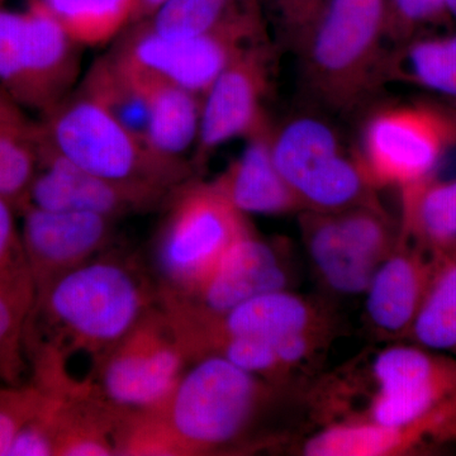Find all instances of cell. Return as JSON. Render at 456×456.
<instances>
[{"instance_id":"obj_24","label":"cell","mask_w":456,"mask_h":456,"mask_svg":"<svg viewBox=\"0 0 456 456\" xmlns=\"http://www.w3.org/2000/svg\"><path fill=\"white\" fill-rule=\"evenodd\" d=\"M80 46H101L139 22L140 0H38Z\"/></svg>"},{"instance_id":"obj_13","label":"cell","mask_w":456,"mask_h":456,"mask_svg":"<svg viewBox=\"0 0 456 456\" xmlns=\"http://www.w3.org/2000/svg\"><path fill=\"white\" fill-rule=\"evenodd\" d=\"M273 64L270 42H256L241 51L207 90L200 107L193 167H202L228 141L253 136L269 125L263 104Z\"/></svg>"},{"instance_id":"obj_16","label":"cell","mask_w":456,"mask_h":456,"mask_svg":"<svg viewBox=\"0 0 456 456\" xmlns=\"http://www.w3.org/2000/svg\"><path fill=\"white\" fill-rule=\"evenodd\" d=\"M290 269L284 255L253 231L228 248L208 278L187 296L161 298L206 316H220L260 294L288 289Z\"/></svg>"},{"instance_id":"obj_17","label":"cell","mask_w":456,"mask_h":456,"mask_svg":"<svg viewBox=\"0 0 456 456\" xmlns=\"http://www.w3.org/2000/svg\"><path fill=\"white\" fill-rule=\"evenodd\" d=\"M437 260L403 236L380 264L367 289L371 326L389 338H408L434 277Z\"/></svg>"},{"instance_id":"obj_21","label":"cell","mask_w":456,"mask_h":456,"mask_svg":"<svg viewBox=\"0 0 456 456\" xmlns=\"http://www.w3.org/2000/svg\"><path fill=\"white\" fill-rule=\"evenodd\" d=\"M401 191V235L435 259L456 256V179L431 176Z\"/></svg>"},{"instance_id":"obj_22","label":"cell","mask_w":456,"mask_h":456,"mask_svg":"<svg viewBox=\"0 0 456 456\" xmlns=\"http://www.w3.org/2000/svg\"><path fill=\"white\" fill-rule=\"evenodd\" d=\"M140 22L167 36L265 33L259 0H167Z\"/></svg>"},{"instance_id":"obj_10","label":"cell","mask_w":456,"mask_h":456,"mask_svg":"<svg viewBox=\"0 0 456 456\" xmlns=\"http://www.w3.org/2000/svg\"><path fill=\"white\" fill-rule=\"evenodd\" d=\"M455 141V116L428 106L387 107L365 125L359 156L375 189H402L431 178Z\"/></svg>"},{"instance_id":"obj_31","label":"cell","mask_w":456,"mask_h":456,"mask_svg":"<svg viewBox=\"0 0 456 456\" xmlns=\"http://www.w3.org/2000/svg\"><path fill=\"white\" fill-rule=\"evenodd\" d=\"M277 14L283 42L292 46L303 29L316 17L325 0H266Z\"/></svg>"},{"instance_id":"obj_3","label":"cell","mask_w":456,"mask_h":456,"mask_svg":"<svg viewBox=\"0 0 456 456\" xmlns=\"http://www.w3.org/2000/svg\"><path fill=\"white\" fill-rule=\"evenodd\" d=\"M281 391L221 356L208 355L193 360L156 410L182 455L215 454L244 443Z\"/></svg>"},{"instance_id":"obj_6","label":"cell","mask_w":456,"mask_h":456,"mask_svg":"<svg viewBox=\"0 0 456 456\" xmlns=\"http://www.w3.org/2000/svg\"><path fill=\"white\" fill-rule=\"evenodd\" d=\"M80 49L38 0L0 5V90L22 110L47 113L77 89Z\"/></svg>"},{"instance_id":"obj_12","label":"cell","mask_w":456,"mask_h":456,"mask_svg":"<svg viewBox=\"0 0 456 456\" xmlns=\"http://www.w3.org/2000/svg\"><path fill=\"white\" fill-rule=\"evenodd\" d=\"M377 391L368 421L384 426L415 424L456 398V359L419 345H395L371 365Z\"/></svg>"},{"instance_id":"obj_4","label":"cell","mask_w":456,"mask_h":456,"mask_svg":"<svg viewBox=\"0 0 456 456\" xmlns=\"http://www.w3.org/2000/svg\"><path fill=\"white\" fill-rule=\"evenodd\" d=\"M37 126L42 140L57 154L118 184L170 197L193 167L159 154L77 88L42 114Z\"/></svg>"},{"instance_id":"obj_32","label":"cell","mask_w":456,"mask_h":456,"mask_svg":"<svg viewBox=\"0 0 456 456\" xmlns=\"http://www.w3.org/2000/svg\"><path fill=\"white\" fill-rule=\"evenodd\" d=\"M22 108L17 106L0 90V122L13 121V119L25 118Z\"/></svg>"},{"instance_id":"obj_2","label":"cell","mask_w":456,"mask_h":456,"mask_svg":"<svg viewBox=\"0 0 456 456\" xmlns=\"http://www.w3.org/2000/svg\"><path fill=\"white\" fill-rule=\"evenodd\" d=\"M387 0H325L293 42L302 86L318 106L349 113L384 84Z\"/></svg>"},{"instance_id":"obj_28","label":"cell","mask_w":456,"mask_h":456,"mask_svg":"<svg viewBox=\"0 0 456 456\" xmlns=\"http://www.w3.org/2000/svg\"><path fill=\"white\" fill-rule=\"evenodd\" d=\"M47 395L37 383L0 384V456H7L18 432L38 412Z\"/></svg>"},{"instance_id":"obj_25","label":"cell","mask_w":456,"mask_h":456,"mask_svg":"<svg viewBox=\"0 0 456 456\" xmlns=\"http://www.w3.org/2000/svg\"><path fill=\"white\" fill-rule=\"evenodd\" d=\"M408 338L425 349L456 359V256L437 260Z\"/></svg>"},{"instance_id":"obj_36","label":"cell","mask_w":456,"mask_h":456,"mask_svg":"<svg viewBox=\"0 0 456 456\" xmlns=\"http://www.w3.org/2000/svg\"><path fill=\"white\" fill-rule=\"evenodd\" d=\"M455 118H456V116H455Z\"/></svg>"},{"instance_id":"obj_23","label":"cell","mask_w":456,"mask_h":456,"mask_svg":"<svg viewBox=\"0 0 456 456\" xmlns=\"http://www.w3.org/2000/svg\"><path fill=\"white\" fill-rule=\"evenodd\" d=\"M383 80L415 84L456 99V33L399 45L386 57Z\"/></svg>"},{"instance_id":"obj_11","label":"cell","mask_w":456,"mask_h":456,"mask_svg":"<svg viewBox=\"0 0 456 456\" xmlns=\"http://www.w3.org/2000/svg\"><path fill=\"white\" fill-rule=\"evenodd\" d=\"M265 40L266 33L167 36L137 22L119 36L112 51L134 68L202 98L241 51Z\"/></svg>"},{"instance_id":"obj_26","label":"cell","mask_w":456,"mask_h":456,"mask_svg":"<svg viewBox=\"0 0 456 456\" xmlns=\"http://www.w3.org/2000/svg\"><path fill=\"white\" fill-rule=\"evenodd\" d=\"M40 164L37 123L20 118L0 122V198L17 209L27 196Z\"/></svg>"},{"instance_id":"obj_30","label":"cell","mask_w":456,"mask_h":456,"mask_svg":"<svg viewBox=\"0 0 456 456\" xmlns=\"http://www.w3.org/2000/svg\"><path fill=\"white\" fill-rule=\"evenodd\" d=\"M16 211L13 204L0 198V281L36 293Z\"/></svg>"},{"instance_id":"obj_35","label":"cell","mask_w":456,"mask_h":456,"mask_svg":"<svg viewBox=\"0 0 456 456\" xmlns=\"http://www.w3.org/2000/svg\"><path fill=\"white\" fill-rule=\"evenodd\" d=\"M4 2H5V0H0V5H2L3 3H4Z\"/></svg>"},{"instance_id":"obj_5","label":"cell","mask_w":456,"mask_h":456,"mask_svg":"<svg viewBox=\"0 0 456 456\" xmlns=\"http://www.w3.org/2000/svg\"><path fill=\"white\" fill-rule=\"evenodd\" d=\"M170 198L154 248L159 290L187 296L208 278L228 248L253 230L246 215L212 182H185Z\"/></svg>"},{"instance_id":"obj_19","label":"cell","mask_w":456,"mask_h":456,"mask_svg":"<svg viewBox=\"0 0 456 456\" xmlns=\"http://www.w3.org/2000/svg\"><path fill=\"white\" fill-rule=\"evenodd\" d=\"M270 126L248 137L244 151L212 182L244 215H284L302 209L273 160Z\"/></svg>"},{"instance_id":"obj_18","label":"cell","mask_w":456,"mask_h":456,"mask_svg":"<svg viewBox=\"0 0 456 456\" xmlns=\"http://www.w3.org/2000/svg\"><path fill=\"white\" fill-rule=\"evenodd\" d=\"M170 307L218 334L274 342L303 332H330L334 322L325 308L288 289L260 294L220 314L206 316L179 303Z\"/></svg>"},{"instance_id":"obj_29","label":"cell","mask_w":456,"mask_h":456,"mask_svg":"<svg viewBox=\"0 0 456 456\" xmlns=\"http://www.w3.org/2000/svg\"><path fill=\"white\" fill-rule=\"evenodd\" d=\"M445 0H387V40L395 46L448 17Z\"/></svg>"},{"instance_id":"obj_15","label":"cell","mask_w":456,"mask_h":456,"mask_svg":"<svg viewBox=\"0 0 456 456\" xmlns=\"http://www.w3.org/2000/svg\"><path fill=\"white\" fill-rule=\"evenodd\" d=\"M38 137L40 164L29 187L26 206L50 211L97 213L117 220L154 208L169 198L94 175L53 151L42 140L40 131Z\"/></svg>"},{"instance_id":"obj_9","label":"cell","mask_w":456,"mask_h":456,"mask_svg":"<svg viewBox=\"0 0 456 456\" xmlns=\"http://www.w3.org/2000/svg\"><path fill=\"white\" fill-rule=\"evenodd\" d=\"M303 239L317 274L336 293L367 292L401 236L378 200L336 212L305 211Z\"/></svg>"},{"instance_id":"obj_14","label":"cell","mask_w":456,"mask_h":456,"mask_svg":"<svg viewBox=\"0 0 456 456\" xmlns=\"http://www.w3.org/2000/svg\"><path fill=\"white\" fill-rule=\"evenodd\" d=\"M20 239L36 293L69 270L103 254L113 232V218L89 212L20 208Z\"/></svg>"},{"instance_id":"obj_7","label":"cell","mask_w":456,"mask_h":456,"mask_svg":"<svg viewBox=\"0 0 456 456\" xmlns=\"http://www.w3.org/2000/svg\"><path fill=\"white\" fill-rule=\"evenodd\" d=\"M273 160L303 211L336 212L377 200L359 154L325 119L299 114L270 126Z\"/></svg>"},{"instance_id":"obj_1","label":"cell","mask_w":456,"mask_h":456,"mask_svg":"<svg viewBox=\"0 0 456 456\" xmlns=\"http://www.w3.org/2000/svg\"><path fill=\"white\" fill-rule=\"evenodd\" d=\"M160 301V290L131 260L98 255L36 293L28 325H41L45 340L38 367L61 382L66 360L89 356L93 367ZM94 375V374H93Z\"/></svg>"},{"instance_id":"obj_33","label":"cell","mask_w":456,"mask_h":456,"mask_svg":"<svg viewBox=\"0 0 456 456\" xmlns=\"http://www.w3.org/2000/svg\"><path fill=\"white\" fill-rule=\"evenodd\" d=\"M167 0H140V20H147L164 5Z\"/></svg>"},{"instance_id":"obj_20","label":"cell","mask_w":456,"mask_h":456,"mask_svg":"<svg viewBox=\"0 0 456 456\" xmlns=\"http://www.w3.org/2000/svg\"><path fill=\"white\" fill-rule=\"evenodd\" d=\"M126 64L134 71L149 104L150 146L173 160L185 161V154L196 147L202 98Z\"/></svg>"},{"instance_id":"obj_27","label":"cell","mask_w":456,"mask_h":456,"mask_svg":"<svg viewBox=\"0 0 456 456\" xmlns=\"http://www.w3.org/2000/svg\"><path fill=\"white\" fill-rule=\"evenodd\" d=\"M36 293L0 281V384L17 386L27 373V329Z\"/></svg>"},{"instance_id":"obj_34","label":"cell","mask_w":456,"mask_h":456,"mask_svg":"<svg viewBox=\"0 0 456 456\" xmlns=\"http://www.w3.org/2000/svg\"><path fill=\"white\" fill-rule=\"evenodd\" d=\"M445 2L449 16L456 20V0H445Z\"/></svg>"},{"instance_id":"obj_8","label":"cell","mask_w":456,"mask_h":456,"mask_svg":"<svg viewBox=\"0 0 456 456\" xmlns=\"http://www.w3.org/2000/svg\"><path fill=\"white\" fill-rule=\"evenodd\" d=\"M188 362L159 301L99 362L92 392L117 410H156L167 401Z\"/></svg>"}]
</instances>
